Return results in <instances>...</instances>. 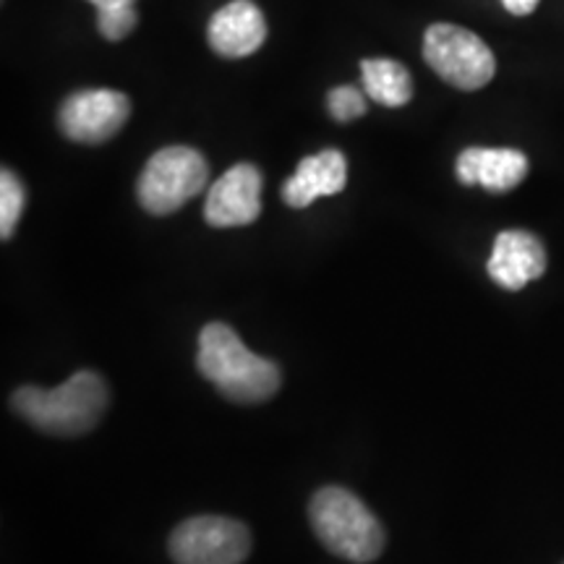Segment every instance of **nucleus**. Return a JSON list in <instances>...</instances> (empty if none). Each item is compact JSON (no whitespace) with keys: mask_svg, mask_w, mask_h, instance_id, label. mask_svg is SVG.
<instances>
[{"mask_svg":"<svg viewBox=\"0 0 564 564\" xmlns=\"http://www.w3.org/2000/svg\"><path fill=\"white\" fill-rule=\"evenodd\" d=\"M108 387L95 371H76L55 390L19 387L11 408L40 432L53 436H82L97 429L108 411Z\"/></svg>","mask_w":564,"mask_h":564,"instance_id":"obj_2","label":"nucleus"},{"mask_svg":"<svg viewBox=\"0 0 564 564\" xmlns=\"http://www.w3.org/2000/svg\"><path fill=\"white\" fill-rule=\"evenodd\" d=\"M366 95L384 108H403L413 97L411 70L392 58L361 61Z\"/></svg>","mask_w":564,"mask_h":564,"instance_id":"obj_13","label":"nucleus"},{"mask_svg":"<svg viewBox=\"0 0 564 564\" xmlns=\"http://www.w3.org/2000/svg\"><path fill=\"white\" fill-rule=\"evenodd\" d=\"M348 183V160L340 150H322L303 158L295 173L282 183V202L293 209L308 207L319 196L340 194Z\"/></svg>","mask_w":564,"mask_h":564,"instance_id":"obj_12","label":"nucleus"},{"mask_svg":"<svg viewBox=\"0 0 564 564\" xmlns=\"http://www.w3.org/2000/svg\"><path fill=\"white\" fill-rule=\"evenodd\" d=\"M196 369L230 403L257 405L280 390L282 373L270 358L246 348L238 333L223 322H209L199 335Z\"/></svg>","mask_w":564,"mask_h":564,"instance_id":"obj_1","label":"nucleus"},{"mask_svg":"<svg viewBox=\"0 0 564 564\" xmlns=\"http://www.w3.org/2000/svg\"><path fill=\"white\" fill-rule=\"evenodd\" d=\"M327 108H329V116H333L335 121L348 123V121H356V118L364 116L366 100L356 87H335L327 97Z\"/></svg>","mask_w":564,"mask_h":564,"instance_id":"obj_16","label":"nucleus"},{"mask_svg":"<svg viewBox=\"0 0 564 564\" xmlns=\"http://www.w3.org/2000/svg\"><path fill=\"white\" fill-rule=\"evenodd\" d=\"M24 183L19 181L17 173L3 167V173H0V238L3 241H9L13 230H17L21 212H24Z\"/></svg>","mask_w":564,"mask_h":564,"instance_id":"obj_14","label":"nucleus"},{"mask_svg":"<svg viewBox=\"0 0 564 564\" xmlns=\"http://www.w3.org/2000/svg\"><path fill=\"white\" fill-rule=\"evenodd\" d=\"M262 215V173L251 162H238L212 183L204 202V220L212 228H241Z\"/></svg>","mask_w":564,"mask_h":564,"instance_id":"obj_8","label":"nucleus"},{"mask_svg":"<svg viewBox=\"0 0 564 564\" xmlns=\"http://www.w3.org/2000/svg\"><path fill=\"white\" fill-rule=\"evenodd\" d=\"M531 162L520 150H489L468 147L455 162L457 181L463 186H484L491 194L512 192L525 181Z\"/></svg>","mask_w":564,"mask_h":564,"instance_id":"obj_11","label":"nucleus"},{"mask_svg":"<svg viewBox=\"0 0 564 564\" xmlns=\"http://www.w3.org/2000/svg\"><path fill=\"white\" fill-rule=\"evenodd\" d=\"M209 47L223 58H246L267 40L264 13L253 0H230L209 21Z\"/></svg>","mask_w":564,"mask_h":564,"instance_id":"obj_10","label":"nucleus"},{"mask_svg":"<svg viewBox=\"0 0 564 564\" xmlns=\"http://www.w3.org/2000/svg\"><path fill=\"white\" fill-rule=\"evenodd\" d=\"M97 11L105 9H121V6H133V0H89Z\"/></svg>","mask_w":564,"mask_h":564,"instance_id":"obj_18","label":"nucleus"},{"mask_svg":"<svg viewBox=\"0 0 564 564\" xmlns=\"http://www.w3.org/2000/svg\"><path fill=\"white\" fill-rule=\"evenodd\" d=\"M308 520L316 539L340 560L369 564L384 552L387 533L369 507L343 486H324L312 497Z\"/></svg>","mask_w":564,"mask_h":564,"instance_id":"obj_3","label":"nucleus"},{"mask_svg":"<svg viewBox=\"0 0 564 564\" xmlns=\"http://www.w3.org/2000/svg\"><path fill=\"white\" fill-rule=\"evenodd\" d=\"M251 554V533L238 520L199 514L171 533L175 564H241Z\"/></svg>","mask_w":564,"mask_h":564,"instance_id":"obj_6","label":"nucleus"},{"mask_svg":"<svg viewBox=\"0 0 564 564\" xmlns=\"http://www.w3.org/2000/svg\"><path fill=\"white\" fill-rule=\"evenodd\" d=\"M137 9L133 6H121V9H105L97 11V30L105 40L118 42L137 30Z\"/></svg>","mask_w":564,"mask_h":564,"instance_id":"obj_15","label":"nucleus"},{"mask_svg":"<svg viewBox=\"0 0 564 564\" xmlns=\"http://www.w3.org/2000/svg\"><path fill=\"white\" fill-rule=\"evenodd\" d=\"M131 118V100L116 89H82L61 105L58 126L76 144H105Z\"/></svg>","mask_w":564,"mask_h":564,"instance_id":"obj_7","label":"nucleus"},{"mask_svg":"<svg viewBox=\"0 0 564 564\" xmlns=\"http://www.w3.org/2000/svg\"><path fill=\"white\" fill-rule=\"evenodd\" d=\"M486 270L505 291H523L528 282L539 280L546 272V249L533 232L505 230L494 241Z\"/></svg>","mask_w":564,"mask_h":564,"instance_id":"obj_9","label":"nucleus"},{"mask_svg":"<svg viewBox=\"0 0 564 564\" xmlns=\"http://www.w3.org/2000/svg\"><path fill=\"white\" fill-rule=\"evenodd\" d=\"M209 181V165L202 152L192 147H165L154 152L139 175L137 196L150 215L165 217L178 212L204 192Z\"/></svg>","mask_w":564,"mask_h":564,"instance_id":"obj_4","label":"nucleus"},{"mask_svg":"<svg viewBox=\"0 0 564 564\" xmlns=\"http://www.w3.org/2000/svg\"><path fill=\"white\" fill-rule=\"evenodd\" d=\"M505 9L512 13V17H528V13H533L539 9L541 0H502Z\"/></svg>","mask_w":564,"mask_h":564,"instance_id":"obj_17","label":"nucleus"},{"mask_svg":"<svg viewBox=\"0 0 564 564\" xmlns=\"http://www.w3.org/2000/svg\"><path fill=\"white\" fill-rule=\"evenodd\" d=\"M423 61L432 66L444 82L463 91L486 87L497 74V58L491 47L465 26L432 24L423 34Z\"/></svg>","mask_w":564,"mask_h":564,"instance_id":"obj_5","label":"nucleus"}]
</instances>
